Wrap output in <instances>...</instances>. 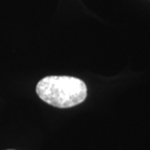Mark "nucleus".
I'll list each match as a JSON object with an SVG mask.
<instances>
[{"mask_svg":"<svg viewBox=\"0 0 150 150\" xmlns=\"http://www.w3.org/2000/svg\"><path fill=\"white\" fill-rule=\"evenodd\" d=\"M38 97L46 103L59 108L78 105L87 98V86L82 80L71 76H47L36 86Z\"/></svg>","mask_w":150,"mask_h":150,"instance_id":"f257e3e1","label":"nucleus"}]
</instances>
